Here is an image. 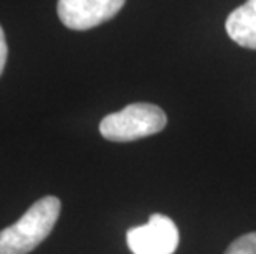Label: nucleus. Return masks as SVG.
Wrapping results in <instances>:
<instances>
[{
	"label": "nucleus",
	"mask_w": 256,
	"mask_h": 254,
	"mask_svg": "<svg viewBox=\"0 0 256 254\" xmlns=\"http://www.w3.org/2000/svg\"><path fill=\"white\" fill-rule=\"evenodd\" d=\"M62 202L43 197L26 210L17 223L0 231V254H28L46 240L55 228Z\"/></svg>",
	"instance_id": "nucleus-1"
},
{
	"label": "nucleus",
	"mask_w": 256,
	"mask_h": 254,
	"mask_svg": "<svg viewBox=\"0 0 256 254\" xmlns=\"http://www.w3.org/2000/svg\"><path fill=\"white\" fill-rule=\"evenodd\" d=\"M166 126L167 116L159 106L149 102H134L102 119L100 132L111 142H132L154 136Z\"/></svg>",
	"instance_id": "nucleus-2"
},
{
	"label": "nucleus",
	"mask_w": 256,
	"mask_h": 254,
	"mask_svg": "<svg viewBox=\"0 0 256 254\" xmlns=\"http://www.w3.org/2000/svg\"><path fill=\"white\" fill-rule=\"evenodd\" d=\"M128 246L132 254H174L178 246L177 225L166 215H152L146 225L128 231Z\"/></svg>",
	"instance_id": "nucleus-3"
},
{
	"label": "nucleus",
	"mask_w": 256,
	"mask_h": 254,
	"mask_svg": "<svg viewBox=\"0 0 256 254\" xmlns=\"http://www.w3.org/2000/svg\"><path fill=\"white\" fill-rule=\"evenodd\" d=\"M126 0H58L62 23L70 30H90L114 18Z\"/></svg>",
	"instance_id": "nucleus-4"
},
{
	"label": "nucleus",
	"mask_w": 256,
	"mask_h": 254,
	"mask_svg": "<svg viewBox=\"0 0 256 254\" xmlns=\"http://www.w3.org/2000/svg\"><path fill=\"white\" fill-rule=\"evenodd\" d=\"M228 36L236 45L256 50V0H246L228 15L225 23Z\"/></svg>",
	"instance_id": "nucleus-5"
},
{
	"label": "nucleus",
	"mask_w": 256,
	"mask_h": 254,
	"mask_svg": "<svg viewBox=\"0 0 256 254\" xmlns=\"http://www.w3.org/2000/svg\"><path fill=\"white\" fill-rule=\"evenodd\" d=\"M225 254H256V233H246L236 238L226 248Z\"/></svg>",
	"instance_id": "nucleus-6"
},
{
	"label": "nucleus",
	"mask_w": 256,
	"mask_h": 254,
	"mask_svg": "<svg viewBox=\"0 0 256 254\" xmlns=\"http://www.w3.org/2000/svg\"><path fill=\"white\" fill-rule=\"evenodd\" d=\"M7 53H8V48H7V41H5V33H4V28L0 26V74L4 73L5 63H7Z\"/></svg>",
	"instance_id": "nucleus-7"
}]
</instances>
